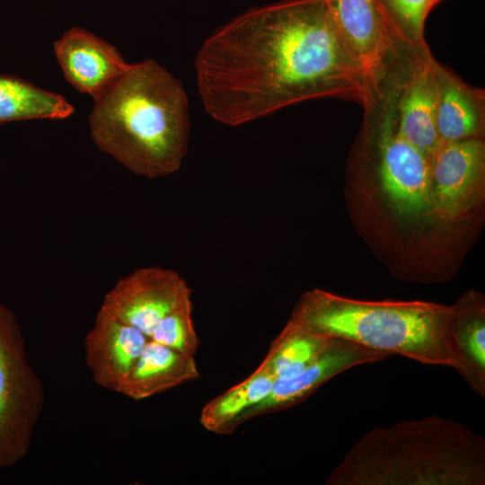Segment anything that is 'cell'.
Instances as JSON below:
<instances>
[{
  "label": "cell",
  "mask_w": 485,
  "mask_h": 485,
  "mask_svg": "<svg viewBox=\"0 0 485 485\" xmlns=\"http://www.w3.org/2000/svg\"><path fill=\"white\" fill-rule=\"evenodd\" d=\"M194 66L205 110L228 126L313 99L365 105L373 92L324 0H285L242 13L206 39Z\"/></svg>",
  "instance_id": "cell-1"
},
{
  "label": "cell",
  "mask_w": 485,
  "mask_h": 485,
  "mask_svg": "<svg viewBox=\"0 0 485 485\" xmlns=\"http://www.w3.org/2000/svg\"><path fill=\"white\" fill-rule=\"evenodd\" d=\"M93 142L131 172L160 178L177 172L187 154L189 102L182 84L152 59L130 64L94 101Z\"/></svg>",
  "instance_id": "cell-2"
},
{
  "label": "cell",
  "mask_w": 485,
  "mask_h": 485,
  "mask_svg": "<svg viewBox=\"0 0 485 485\" xmlns=\"http://www.w3.org/2000/svg\"><path fill=\"white\" fill-rule=\"evenodd\" d=\"M327 485H484L485 439L452 419L428 416L365 434Z\"/></svg>",
  "instance_id": "cell-3"
},
{
  "label": "cell",
  "mask_w": 485,
  "mask_h": 485,
  "mask_svg": "<svg viewBox=\"0 0 485 485\" xmlns=\"http://www.w3.org/2000/svg\"><path fill=\"white\" fill-rule=\"evenodd\" d=\"M454 313V305L363 301L314 288L301 295L289 320L328 338L457 371L451 330Z\"/></svg>",
  "instance_id": "cell-4"
},
{
  "label": "cell",
  "mask_w": 485,
  "mask_h": 485,
  "mask_svg": "<svg viewBox=\"0 0 485 485\" xmlns=\"http://www.w3.org/2000/svg\"><path fill=\"white\" fill-rule=\"evenodd\" d=\"M43 401L17 318L0 304V469L27 454Z\"/></svg>",
  "instance_id": "cell-5"
},
{
  "label": "cell",
  "mask_w": 485,
  "mask_h": 485,
  "mask_svg": "<svg viewBox=\"0 0 485 485\" xmlns=\"http://www.w3.org/2000/svg\"><path fill=\"white\" fill-rule=\"evenodd\" d=\"M375 126L377 173L382 190L401 216L430 214V158L398 131L390 94L379 85L363 105Z\"/></svg>",
  "instance_id": "cell-6"
},
{
  "label": "cell",
  "mask_w": 485,
  "mask_h": 485,
  "mask_svg": "<svg viewBox=\"0 0 485 485\" xmlns=\"http://www.w3.org/2000/svg\"><path fill=\"white\" fill-rule=\"evenodd\" d=\"M437 64L427 44H406L379 83L390 94L399 133L429 158L442 145L436 126Z\"/></svg>",
  "instance_id": "cell-7"
},
{
  "label": "cell",
  "mask_w": 485,
  "mask_h": 485,
  "mask_svg": "<svg viewBox=\"0 0 485 485\" xmlns=\"http://www.w3.org/2000/svg\"><path fill=\"white\" fill-rule=\"evenodd\" d=\"M190 300L191 289L177 272L150 267L119 279L100 309L150 338L167 314Z\"/></svg>",
  "instance_id": "cell-8"
},
{
  "label": "cell",
  "mask_w": 485,
  "mask_h": 485,
  "mask_svg": "<svg viewBox=\"0 0 485 485\" xmlns=\"http://www.w3.org/2000/svg\"><path fill=\"white\" fill-rule=\"evenodd\" d=\"M484 178L482 137L442 144L430 157V214L445 222L460 219L481 199Z\"/></svg>",
  "instance_id": "cell-9"
},
{
  "label": "cell",
  "mask_w": 485,
  "mask_h": 485,
  "mask_svg": "<svg viewBox=\"0 0 485 485\" xmlns=\"http://www.w3.org/2000/svg\"><path fill=\"white\" fill-rule=\"evenodd\" d=\"M324 1L342 42L374 90L405 43L390 30L374 0Z\"/></svg>",
  "instance_id": "cell-10"
},
{
  "label": "cell",
  "mask_w": 485,
  "mask_h": 485,
  "mask_svg": "<svg viewBox=\"0 0 485 485\" xmlns=\"http://www.w3.org/2000/svg\"><path fill=\"white\" fill-rule=\"evenodd\" d=\"M392 357L357 343L331 338L323 353L297 375L276 380L270 392L247 411L245 421L262 415L284 410L299 404L322 384L352 367L382 361Z\"/></svg>",
  "instance_id": "cell-11"
},
{
  "label": "cell",
  "mask_w": 485,
  "mask_h": 485,
  "mask_svg": "<svg viewBox=\"0 0 485 485\" xmlns=\"http://www.w3.org/2000/svg\"><path fill=\"white\" fill-rule=\"evenodd\" d=\"M54 52L66 80L94 101L130 67L112 45L78 27L70 28L54 43Z\"/></svg>",
  "instance_id": "cell-12"
},
{
  "label": "cell",
  "mask_w": 485,
  "mask_h": 485,
  "mask_svg": "<svg viewBox=\"0 0 485 485\" xmlns=\"http://www.w3.org/2000/svg\"><path fill=\"white\" fill-rule=\"evenodd\" d=\"M148 340L100 309L84 339L85 361L95 384L119 392Z\"/></svg>",
  "instance_id": "cell-13"
},
{
  "label": "cell",
  "mask_w": 485,
  "mask_h": 485,
  "mask_svg": "<svg viewBox=\"0 0 485 485\" xmlns=\"http://www.w3.org/2000/svg\"><path fill=\"white\" fill-rule=\"evenodd\" d=\"M436 79V126L441 144L482 137L483 91L468 86L439 64Z\"/></svg>",
  "instance_id": "cell-14"
},
{
  "label": "cell",
  "mask_w": 485,
  "mask_h": 485,
  "mask_svg": "<svg viewBox=\"0 0 485 485\" xmlns=\"http://www.w3.org/2000/svg\"><path fill=\"white\" fill-rule=\"evenodd\" d=\"M199 377L193 356L177 352L149 338L119 393L137 401Z\"/></svg>",
  "instance_id": "cell-15"
},
{
  "label": "cell",
  "mask_w": 485,
  "mask_h": 485,
  "mask_svg": "<svg viewBox=\"0 0 485 485\" xmlns=\"http://www.w3.org/2000/svg\"><path fill=\"white\" fill-rule=\"evenodd\" d=\"M454 306L452 336L459 368L469 387L485 397V304L481 294L469 291Z\"/></svg>",
  "instance_id": "cell-16"
},
{
  "label": "cell",
  "mask_w": 485,
  "mask_h": 485,
  "mask_svg": "<svg viewBox=\"0 0 485 485\" xmlns=\"http://www.w3.org/2000/svg\"><path fill=\"white\" fill-rule=\"evenodd\" d=\"M275 382L273 375L261 362L243 381L205 404L199 415L200 424L215 434L233 433L242 424L247 411L270 392Z\"/></svg>",
  "instance_id": "cell-17"
},
{
  "label": "cell",
  "mask_w": 485,
  "mask_h": 485,
  "mask_svg": "<svg viewBox=\"0 0 485 485\" xmlns=\"http://www.w3.org/2000/svg\"><path fill=\"white\" fill-rule=\"evenodd\" d=\"M74 107L61 95L22 78L0 75V124L69 117Z\"/></svg>",
  "instance_id": "cell-18"
},
{
  "label": "cell",
  "mask_w": 485,
  "mask_h": 485,
  "mask_svg": "<svg viewBox=\"0 0 485 485\" xmlns=\"http://www.w3.org/2000/svg\"><path fill=\"white\" fill-rule=\"evenodd\" d=\"M331 340L288 320L261 362L276 380L289 379L313 363Z\"/></svg>",
  "instance_id": "cell-19"
},
{
  "label": "cell",
  "mask_w": 485,
  "mask_h": 485,
  "mask_svg": "<svg viewBox=\"0 0 485 485\" xmlns=\"http://www.w3.org/2000/svg\"><path fill=\"white\" fill-rule=\"evenodd\" d=\"M386 24L401 42L426 45L424 31L428 13L441 0H374Z\"/></svg>",
  "instance_id": "cell-20"
},
{
  "label": "cell",
  "mask_w": 485,
  "mask_h": 485,
  "mask_svg": "<svg viewBox=\"0 0 485 485\" xmlns=\"http://www.w3.org/2000/svg\"><path fill=\"white\" fill-rule=\"evenodd\" d=\"M192 300L167 314L150 339L177 352L195 357L200 341L192 318Z\"/></svg>",
  "instance_id": "cell-21"
}]
</instances>
